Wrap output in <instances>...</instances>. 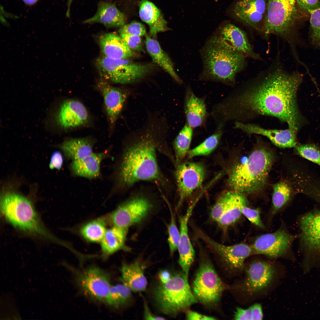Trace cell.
Masks as SVG:
<instances>
[{
    "mask_svg": "<svg viewBox=\"0 0 320 320\" xmlns=\"http://www.w3.org/2000/svg\"><path fill=\"white\" fill-rule=\"evenodd\" d=\"M303 76L275 66L214 105V116L223 126L231 121L244 122L261 116H272L297 132L304 121L297 100Z\"/></svg>",
    "mask_w": 320,
    "mask_h": 320,
    "instance_id": "6da1fadb",
    "label": "cell"
},
{
    "mask_svg": "<svg viewBox=\"0 0 320 320\" xmlns=\"http://www.w3.org/2000/svg\"><path fill=\"white\" fill-rule=\"evenodd\" d=\"M158 145L155 138L149 133L125 147L119 167V185L128 188L143 181L164 183L157 160Z\"/></svg>",
    "mask_w": 320,
    "mask_h": 320,
    "instance_id": "7a4b0ae2",
    "label": "cell"
},
{
    "mask_svg": "<svg viewBox=\"0 0 320 320\" xmlns=\"http://www.w3.org/2000/svg\"><path fill=\"white\" fill-rule=\"evenodd\" d=\"M203 68L200 78L234 85L236 74L246 64L245 55L217 36L211 37L201 51Z\"/></svg>",
    "mask_w": 320,
    "mask_h": 320,
    "instance_id": "3957f363",
    "label": "cell"
},
{
    "mask_svg": "<svg viewBox=\"0 0 320 320\" xmlns=\"http://www.w3.org/2000/svg\"><path fill=\"white\" fill-rule=\"evenodd\" d=\"M1 213L14 228L29 235L63 245L64 242L50 232L44 225L35 207L26 197L12 191L1 197Z\"/></svg>",
    "mask_w": 320,
    "mask_h": 320,
    "instance_id": "277c9868",
    "label": "cell"
},
{
    "mask_svg": "<svg viewBox=\"0 0 320 320\" xmlns=\"http://www.w3.org/2000/svg\"><path fill=\"white\" fill-rule=\"evenodd\" d=\"M273 159L270 151L263 147L255 149L245 162L233 167L228 185L233 191L242 193L261 190L265 185Z\"/></svg>",
    "mask_w": 320,
    "mask_h": 320,
    "instance_id": "5b68a950",
    "label": "cell"
},
{
    "mask_svg": "<svg viewBox=\"0 0 320 320\" xmlns=\"http://www.w3.org/2000/svg\"><path fill=\"white\" fill-rule=\"evenodd\" d=\"M188 277L183 271L174 272L168 281L164 283L159 281L154 287L153 299L160 312L175 317L198 302Z\"/></svg>",
    "mask_w": 320,
    "mask_h": 320,
    "instance_id": "8992f818",
    "label": "cell"
},
{
    "mask_svg": "<svg viewBox=\"0 0 320 320\" xmlns=\"http://www.w3.org/2000/svg\"><path fill=\"white\" fill-rule=\"evenodd\" d=\"M295 0H268L262 31L265 36L273 34L287 41L294 54L299 39L293 31L296 17Z\"/></svg>",
    "mask_w": 320,
    "mask_h": 320,
    "instance_id": "52a82bcc",
    "label": "cell"
},
{
    "mask_svg": "<svg viewBox=\"0 0 320 320\" xmlns=\"http://www.w3.org/2000/svg\"><path fill=\"white\" fill-rule=\"evenodd\" d=\"M225 287L211 261L206 257H201L192 289L198 301L206 306L215 305L220 301Z\"/></svg>",
    "mask_w": 320,
    "mask_h": 320,
    "instance_id": "ba28073f",
    "label": "cell"
},
{
    "mask_svg": "<svg viewBox=\"0 0 320 320\" xmlns=\"http://www.w3.org/2000/svg\"><path fill=\"white\" fill-rule=\"evenodd\" d=\"M96 64L100 73L106 80L121 84L132 83L143 78L151 71V64L132 62L127 59H116L104 56Z\"/></svg>",
    "mask_w": 320,
    "mask_h": 320,
    "instance_id": "9c48e42d",
    "label": "cell"
},
{
    "mask_svg": "<svg viewBox=\"0 0 320 320\" xmlns=\"http://www.w3.org/2000/svg\"><path fill=\"white\" fill-rule=\"evenodd\" d=\"M152 207L146 198L134 197L123 202L107 216L108 222L113 226L128 229L145 218Z\"/></svg>",
    "mask_w": 320,
    "mask_h": 320,
    "instance_id": "30bf717a",
    "label": "cell"
},
{
    "mask_svg": "<svg viewBox=\"0 0 320 320\" xmlns=\"http://www.w3.org/2000/svg\"><path fill=\"white\" fill-rule=\"evenodd\" d=\"M76 279L79 286L85 295L105 303L112 285L109 275L104 270L92 265L78 272Z\"/></svg>",
    "mask_w": 320,
    "mask_h": 320,
    "instance_id": "8fae6325",
    "label": "cell"
},
{
    "mask_svg": "<svg viewBox=\"0 0 320 320\" xmlns=\"http://www.w3.org/2000/svg\"><path fill=\"white\" fill-rule=\"evenodd\" d=\"M195 232L200 239L220 256L231 269L242 270L246 259L254 253L252 247L243 243L233 245H226L212 239L201 230L196 228Z\"/></svg>",
    "mask_w": 320,
    "mask_h": 320,
    "instance_id": "7c38bea8",
    "label": "cell"
},
{
    "mask_svg": "<svg viewBox=\"0 0 320 320\" xmlns=\"http://www.w3.org/2000/svg\"><path fill=\"white\" fill-rule=\"evenodd\" d=\"M205 174L204 167L199 163L186 162L177 166L175 175L179 194L177 207L201 186Z\"/></svg>",
    "mask_w": 320,
    "mask_h": 320,
    "instance_id": "4fadbf2b",
    "label": "cell"
},
{
    "mask_svg": "<svg viewBox=\"0 0 320 320\" xmlns=\"http://www.w3.org/2000/svg\"><path fill=\"white\" fill-rule=\"evenodd\" d=\"M293 239L292 236L285 231L279 230L259 236L255 240L252 247L254 253L276 258L287 252Z\"/></svg>",
    "mask_w": 320,
    "mask_h": 320,
    "instance_id": "5bb4252c",
    "label": "cell"
},
{
    "mask_svg": "<svg viewBox=\"0 0 320 320\" xmlns=\"http://www.w3.org/2000/svg\"><path fill=\"white\" fill-rule=\"evenodd\" d=\"M303 248L308 256L320 255V211H311L300 220Z\"/></svg>",
    "mask_w": 320,
    "mask_h": 320,
    "instance_id": "9a60e30c",
    "label": "cell"
},
{
    "mask_svg": "<svg viewBox=\"0 0 320 320\" xmlns=\"http://www.w3.org/2000/svg\"><path fill=\"white\" fill-rule=\"evenodd\" d=\"M275 273L272 265L261 261H254L246 270V276L240 287L245 292L252 294L267 287L272 281Z\"/></svg>",
    "mask_w": 320,
    "mask_h": 320,
    "instance_id": "2e32d148",
    "label": "cell"
},
{
    "mask_svg": "<svg viewBox=\"0 0 320 320\" xmlns=\"http://www.w3.org/2000/svg\"><path fill=\"white\" fill-rule=\"evenodd\" d=\"M234 128L248 135L256 134L265 136L280 148L294 147L297 145V132L289 128L285 129H267L256 124L239 121L235 122Z\"/></svg>",
    "mask_w": 320,
    "mask_h": 320,
    "instance_id": "e0dca14e",
    "label": "cell"
},
{
    "mask_svg": "<svg viewBox=\"0 0 320 320\" xmlns=\"http://www.w3.org/2000/svg\"><path fill=\"white\" fill-rule=\"evenodd\" d=\"M268 0H239L233 12L240 21L256 30L262 31Z\"/></svg>",
    "mask_w": 320,
    "mask_h": 320,
    "instance_id": "ac0fdd59",
    "label": "cell"
},
{
    "mask_svg": "<svg viewBox=\"0 0 320 320\" xmlns=\"http://www.w3.org/2000/svg\"><path fill=\"white\" fill-rule=\"evenodd\" d=\"M97 87L103 96L110 127L112 129L122 111L127 93L125 91L112 86L103 80L98 82Z\"/></svg>",
    "mask_w": 320,
    "mask_h": 320,
    "instance_id": "d6986e66",
    "label": "cell"
},
{
    "mask_svg": "<svg viewBox=\"0 0 320 320\" xmlns=\"http://www.w3.org/2000/svg\"><path fill=\"white\" fill-rule=\"evenodd\" d=\"M89 119V113L84 104L73 99L66 100L62 103L57 116L58 123L64 129L85 125Z\"/></svg>",
    "mask_w": 320,
    "mask_h": 320,
    "instance_id": "ffe728a7",
    "label": "cell"
},
{
    "mask_svg": "<svg viewBox=\"0 0 320 320\" xmlns=\"http://www.w3.org/2000/svg\"><path fill=\"white\" fill-rule=\"evenodd\" d=\"M197 201H195L188 207L185 213L179 216L180 238L177 248L179 264L182 271L188 276L191 267L194 261L195 251L188 233V224Z\"/></svg>",
    "mask_w": 320,
    "mask_h": 320,
    "instance_id": "44dd1931",
    "label": "cell"
},
{
    "mask_svg": "<svg viewBox=\"0 0 320 320\" xmlns=\"http://www.w3.org/2000/svg\"><path fill=\"white\" fill-rule=\"evenodd\" d=\"M184 110L186 123L192 128L205 125L208 116L205 99L197 96L189 86L185 90Z\"/></svg>",
    "mask_w": 320,
    "mask_h": 320,
    "instance_id": "7402d4cb",
    "label": "cell"
},
{
    "mask_svg": "<svg viewBox=\"0 0 320 320\" xmlns=\"http://www.w3.org/2000/svg\"><path fill=\"white\" fill-rule=\"evenodd\" d=\"M217 35L246 57L261 59L259 55L254 51L246 33L234 25L229 23L225 25Z\"/></svg>",
    "mask_w": 320,
    "mask_h": 320,
    "instance_id": "603a6c76",
    "label": "cell"
},
{
    "mask_svg": "<svg viewBox=\"0 0 320 320\" xmlns=\"http://www.w3.org/2000/svg\"><path fill=\"white\" fill-rule=\"evenodd\" d=\"M125 15L116 5L108 1H100L92 17L84 20V24H102L107 28L121 27L125 24Z\"/></svg>",
    "mask_w": 320,
    "mask_h": 320,
    "instance_id": "cb8c5ba5",
    "label": "cell"
},
{
    "mask_svg": "<svg viewBox=\"0 0 320 320\" xmlns=\"http://www.w3.org/2000/svg\"><path fill=\"white\" fill-rule=\"evenodd\" d=\"M145 264L137 260L130 263H124L120 269L122 283L132 292H139L146 289L147 281L145 276Z\"/></svg>",
    "mask_w": 320,
    "mask_h": 320,
    "instance_id": "d4e9b609",
    "label": "cell"
},
{
    "mask_svg": "<svg viewBox=\"0 0 320 320\" xmlns=\"http://www.w3.org/2000/svg\"><path fill=\"white\" fill-rule=\"evenodd\" d=\"M139 5L140 17L148 25L151 36L169 30L161 11L153 3L148 0H141Z\"/></svg>",
    "mask_w": 320,
    "mask_h": 320,
    "instance_id": "484cf974",
    "label": "cell"
},
{
    "mask_svg": "<svg viewBox=\"0 0 320 320\" xmlns=\"http://www.w3.org/2000/svg\"><path fill=\"white\" fill-rule=\"evenodd\" d=\"M100 45L104 56L116 59H127L134 53L121 36L113 33L105 34L99 39Z\"/></svg>",
    "mask_w": 320,
    "mask_h": 320,
    "instance_id": "4316f807",
    "label": "cell"
},
{
    "mask_svg": "<svg viewBox=\"0 0 320 320\" xmlns=\"http://www.w3.org/2000/svg\"><path fill=\"white\" fill-rule=\"evenodd\" d=\"M105 152L92 153L80 159L72 161L71 168L73 173L77 176L93 178L100 174L101 163L106 156Z\"/></svg>",
    "mask_w": 320,
    "mask_h": 320,
    "instance_id": "83f0119b",
    "label": "cell"
},
{
    "mask_svg": "<svg viewBox=\"0 0 320 320\" xmlns=\"http://www.w3.org/2000/svg\"><path fill=\"white\" fill-rule=\"evenodd\" d=\"M227 203L223 214L217 222L223 228H227L237 221L242 214L241 208L247 204L242 193L233 191L227 192Z\"/></svg>",
    "mask_w": 320,
    "mask_h": 320,
    "instance_id": "f1b7e54d",
    "label": "cell"
},
{
    "mask_svg": "<svg viewBox=\"0 0 320 320\" xmlns=\"http://www.w3.org/2000/svg\"><path fill=\"white\" fill-rule=\"evenodd\" d=\"M128 230L114 226L107 229L100 242L104 258H106L120 250L127 249L125 242Z\"/></svg>",
    "mask_w": 320,
    "mask_h": 320,
    "instance_id": "f546056e",
    "label": "cell"
},
{
    "mask_svg": "<svg viewBox=\"0 0 320 320\" xmlns=\"http://www.w3.org/2000/svg\"><path fill=\"white\" fill-rule=\"evenodd\" d=\"M94 144L89 137L71 138L59 145L66 157L72 161L80 159L92 153Z\"/></svg>",
    "mask_w": 320,
    "mask_h": 320,
    "instance_id": "4dcf8cb0",
    "label": "cell"
},
{
    "mask_svg": "<svg viewBox=\"0 0 320 320\" xmlns=\"http://www.w3.org/2000/svg\"><path fill=\"white\" fill-rule=\"evenodd\" d=\"M147 50L154 62L165 70L177 82L182 81L176 73L172 61L163 50L159 42L146 36L145 41Z\"/></svg>",
    "mask_w": 320,
    "mask_h": 320,
    "instance_id": "1f68e13d",
    "label": "cell"
},
{
    "mask_svg": "<svg viewBox=\"0 0 320 320\" xmlns=\"http://www.w3.org/2000/svg\"><path fill=\"white\" fill-rule=\"evenodd\" d=\"M108 223L107 216L91 220L81 226L80 234L89 242H100L107 229L106 226Z\"/></svg>",
    "mask_w": 320,
    "mask_h": 320,
    "instance_id": "d6a6232c",
    "label": "cell"
},
{
    "mask_svg": "<svg viewBox=\"0 0 320 320\" xmlns=\"http://www.w3.org/2000/svg\"><path fill=\"white\" fill-rule=\"evenodd\" d=\"M132 292L122 283L112 285L105 303L116 308L125 306L131 300Z\"/></svg>",
    "mask_w": 320,
    "mask_h": 320,
    "instance_id": "836d02e7",
    "label": "cell"
},
{
    "mask_svg": "<svg viewBox=\"0 0 320 320\" xmlns=\"http://www.w3.org/2000/svg\"><path fill=\"white\" fill-rule=\"evenodd\" d=\"M193 135V128L186 123L176 137L173 144L176 159L180 163L188 152Z\"/></svg>",
    "mask_w": 320,
    "mask_h": 320,
    "instance_id": "e575fe53",
    "label": "cell"
},
{
    "mask_svg": "<svg viewBox=\"0 0 320 320\" xmlns=\"http://www.w3.org/2000/svg\"><path fill=\"white\" fill-rule=\"evenodd\" d=\"M214 133L201 144L189 151V158L206 155L212 152L219 144L224 128H216Z\"/></svg>",
    "mask_w": 320,
    "mask_h": 320,
    "instance_id": "d590c367",
    "label": "cell"
},
{
    "mask_svg": "<svg viewBox=\"0 0 320 320\" xmlns=\"http://www.w3.org/2000/svg\"><path fill=\"white\" fill-rule=\"evenodd\" d=\"M272 201L274 211L277 210L284 206L289 200L291 193V188L287 183L280 181L274 184Z\"/></svg>",
    "mask_w": 320,
    "mask_h": 320,
    "instance_id": "8d00e7d4",
    "label": "cell"
},
{
    "mask_svg": "<svg viewBox=\"0 0 320 320\" xmlns=\"http://www.w3.org/2000/svg\"><path fill=\"white\" fill-rule=\"evenodd\" d=\"M308 12L310 15L311 43L314 47L320 49V7Z\"/></svg>",
    "mask_w": 320,
    "mask_h": 320,
    "instance_id": "74e56055",
    "label": "cell"
},
{
    "mask_svg": "<svg viewBox=\"0 0 320 320\" xmlns=\"http://www.w3.org/2000/svg\"><path fill=\"white\" fill-rule=\"evenodd\" d=\"M297 153L300 156L320 166V147L316 145L306 144L297 145Z\"/></svg>",
    "mask_w": 320,
    "mask_h": 320,
    "instance_id": "f35d334b",
    "label": "cell"
},
{
    "mask_svg": "<svg viewBox=\"0 0 320 320\" xmlns=\"http://www.w3.org/2000/svg\"><path fill=\"white\" fill-rule=\"evenodd\" d=\"M263 317L261 305L255 304L247 309L237 308L235 312V320H261Z\"/></svg>",
    "mask_w": 320,
    "mask_h": 320,
    "instance_id": "ab89813d",
    "label": "cell"
},
{
    "mask_svg": "<svg viewBox=\"0 0 320 320\" xmlns=\"http://www.w3.org/2000/svg\"><path fill=\"white\" fill-rule=\"evenodd\" d=\"M171 215L170 221L168 226V238L170 254L172 255L177 250L180 238V232L178 229L175 216L170 207L169 208Z\"/></svg>",
    "mask_w": 320,
    "mask_h": 320,
    "instance_id": "60d3db41",
    "label": "cell"
},
{
    "mask_svg": "<svg viewBox=\"0 0 320 320\" xmlns=\"http://www.w3.org/2000/svg\"><path fill=\"white\" fill-rule=\"evenodd\" d=\"M227 193L225 192L218 198L212 208L210 216L211 218L216 222L224 213L227 205Z\"/></svg>",
    "mask_w": 320,
    "mask_h": 320,
    "instance_id": "b9f144b4",
    "label": "cell"
},
{
    "mask_svg": "<svg viewBox=\"0 0 320 320\" xmlns=\"http://www.w3.org/2000/svg\"><path fill=\"white\" fill-rule=\"evenodd\" d=\"M119 32L120 34L126 33L140 37L145 35L146 33L144 25L141 23L135 21L125 24L120 27Z\"/></svg>",
    "mask_w": 320,
    "mask_h": 320,
    "instance_id": "7bdbcfd3",
    "label": "cell"
},
{
    "mask_svg": "<svg viewBox=\"0 0 320 320\" xmlns=\"http://www.w3.org/2000/svg\"><path fill=\"white\" fill-rule=\"evenodd\" d=\"M247 205H245L242 207V214L252 223L259 227L263 228L264 226L260 219L259 210L250 208Z\"/></svg>",
    "mask_w": 320,
    "mask_h": 320,
    "instance_id": "ee69618b",
    "label": "cell"
},
{
    "mask_svg": "<svg viewBox=\"0 0 320 320\" xmlns=\"http://www.w3.org/2000/svg\"><path fill=\"white\" fill-rule=\"evenodd\" d=\"M120 34L128 47L132 50L140 51L142 49L140 36L126 33Z\"/></svg>",
    "mask_w": 320,
    "mask_h": 320,
    "instance_id": "f6af8a7d",
    "label": "cell"
},
{
    "mask_svg": "<svg viewBox=\"0 0 320 320\" xmlns=\"http://www.w3.org/2000/svg\"><path fill=\"white\" fill-rule=\"evenodd\" d=\"M301 9L308 12L320 7V0H295Z\"/></svg>",
    "mask_w": 320,
    "mask_h": 320,
    "instance_id": "bcb514c9",
    "label": "cell"
},
{
    "mask_svg": "<svg viewBox=\"0 0 320 320\" xmlns=\"http://www.w3.org/2000/svg\"><path fill=\"white\" fill-rule=\"evenodd\" d=\"M63 157L61 153L58 151L54 152L52 154L49 164L50 169L60 170L63 165Z\"/></svg>",
    "mask_w": 320,
    "mask_h": 320,
    "instance_id": "7dc6e473",
    "label": "cell"
},
{
    "mask_svg": "<svg viewBox=\"0 0 320 320\" xmlns=\"http://www.w3.org/2000/svg\"><path fill=\"white\" fill-rule=\"evenodd\" d=\"M186 318L187 319L190 320L216 319L214 317L203 315L190 310L186 311Z\"/></svg>",
    "mask_w": 320,
    "mask_h": 320,
    "instance_id": "c3c4849f",
    "label": "cell"
},
{
    "mask_svg": "<svg viewBox=\"0 0 320 320\" xmlns=\"http://www.w3.org/2000/svg\"><path fill=\"white\" fill-rule=\"evenodd\" d=\"M143 317L145 320H164L162 317L155 315L150 310L147 303L145 299L143 300Z\"/></svg>",
    "mask_w": 320,
    "mask_h": 320,
    "instance_id": "681fc988",
    "label": "cell"
},
{
    "mask_svg": "<svg viewBox=\"0 0 320 320\" xmlns=\"http://www.w3.org/2000/svg\"><path fill=\"white\" fill-rule=\"evenodd\" d=\"M172 273L167 270H163L160 271L158 274L159 281L164 283L168 281L171 277Z\"/></svg>",
    "mask_w": 320,
    "mask_h": 320,
    "instance_id": "f907efd6",
    "label": "cell"
},
{
    "mask_svg": "<svg viewBox=\"0 0 320 320\" xmlns=\"http://www.w3.org/2000/svg\"><path fill=\"white\" fill-rule=\"evenodd\" d=\"M73 1V0H67V10L66 13V15L67 17L70 16L71 7Z\"/></svg>",
    "mask_w": 320,
    "mask_h": 320,
    "instance_id": "816d5d0a",
    "label": "cell"
},
{
    "mask_svg": "<svg viewBox=\"0 0 320 320\" xmlns=\"http://www.w3.org/2000/svg\"><path fill=\"white\" fill-rule=\"evenodd\" d=\"M25 4L31 5L35 4L38 0H22Z\"/></svg>",
    "mask_w": 320,
    "mask_h": 320,
    "instance_id": "f5cc1de1",
    "label": "cell"
},
{
    "mask_svg": "<svg viewBox=\"0 0 320 320\" xmlns=\"http://www.w3.org/2000/svg\"><path fill=\"white\" fill-rule=\"evenodd\" d=\"M215 1H217V0H215Z\"/></svg>",
    "mask_w": 320,
    "mask_h": 320,
    "instance_id": "db71d44e",
    "label": "cell"
}]
</instances>
